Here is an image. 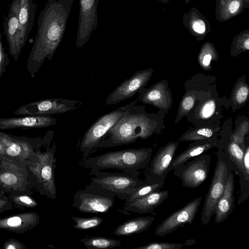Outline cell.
Listing matches in <instances>:
<instances>
[{
    "label": "cell",
    "mask_w": 249,
    "mask_h": 249,
    "mask_svg": "<svg viewBox=\"0 0 249 249\" xmlns=\"http://www.w3.org/2000/svg\"><path fill=\"white\" fill-rule=\"evenodd\" d=\"M74 0H48L37 19V32L27 61L34 78L46 59L51 60L60 45Z\"/></svg>",
    "instance_id": "6da1fadb"
},
{
    "label": "cell",
    "mask_w": 249,
    "mask_h": 249,
    "mask_svg": "<svg viewBox=\"0 0 249 249\" xmlns=\"http://www.w3.org/2000/svg\"><path fill=\"white\" fill-rule=\"evenodd\" d=\"M161 125L158 116L149 114L144 106H133L107 132L97 148H108L145 140L160 132Z\"/></svg>",
    "instance_id": "7a4b0ae2"
},
{
    "label": "cell",
    "mask_w": 249,
    "mask_h": 249,
    "mask_svg": "<svg viewBox=\"0 0 249 249\" xmlns=\"http://www.w3.org/2000/svg\"><path fill=\"white\" fill-rule=\"evenodd\" d=\"M152 154V149L150 148L112 151L85 158L84 165L87 168L100 170L114 169L139 176L141 173L139 171L149 165Z\"/></svg>",
    "instance_id": "3957f363"
},
{
    "label": "cell",
    "mask_w": 249,
    "mask_h": 249,
    "mask_svg": "<svg viewBox=\"0 0 249 249\" xmlns=\"http://www.w3.org/2000/svg\"><path fill=\"white\" fill-rule=\"evenodd\" d=\"M52 130L50 131L48 139ZM53 133L45 144L39 148L33 161L26 166L30 181L40 195L55 199L56 188L54 179L56 167V145L53 141Z\"/></svg>",
    "instance_id": "277c9868"
},
{
    "label": "cell",
    "mask_w": 249,
    "mask_h": 249,
    "mask_svg": "<svg viewBox=\"0 0 249 249\" xmlns=\"http://www.w3.org/2000/svg\"><path fill=\"white\" fill-rule=\"evenodd\" d=\"M138 99L120 107L99 117L85 132L78 143V148L85 158L97 149L99 142L107 132L135 105Z\"/></svg>",
    "instance_id": "5b68a950"
},
{
    "label": "cell",
    "mask_w": 249,
    "mask_h": 249,
    "mask_svg": "<svg viewBox=\"0 0 249 249\" xmlns=\"http://www.w3.org/2000/svg\"><path fill=\"white\" fill-rule=\"evenodd\" d=\"M116 195L91 181L74 194L72 206L84 213H106L113 206Z\"/></svg>",
    "instance_id": "8992f818"
},
{
    "label": "cell",
    "mask_w": 249,
    "mask_h": 249,
    "mask_svg": "<svg viewBox=\"0 0 249 249\" xmlns=\"http://www.w3.org/2000/svg\"><path fill=\"white\" fill-rule=\"evenodd\" d=\"M49 135V131L43 138H29L13 136L0 130V142L8 159L27 166L33 161L36 151L45 144Z\"/></svg>",
    "instance_id": "52a82bcc"
},
{
    "label": "cell",
    "mask_w": 249,
    "mask_h": 249,
    "mask_svg": "<svg viewBox=\"0 0 249 249\" xmlns=\"http://www.w3.org/2000/svg\"><path fill=\"white\" fill-rule=\"evenodd\" d=\"M90 173L93 175L91 181L114 193L122 199H125L137 188L148 183L141 180L137 175L124 172L112 173L91 169Z\"/></svg>",
    "instance_id": "ba28073f"
},
{
    "label": "cell",
    "mask_w": 249,
    "mask_h": 249,
    "mask_svg": "<svg viewBox=\"0 0 249 249\" xmlns=\"http://www.w3.org/2000/svg\"><path fill=\"white\" fill-rule=\"evenodd\" d=\"M217 161L211 183L206 195L201 221L207 224L215 213L217 203L223 193L227 178L232 170L227 164L222 151L218 149Z\"/></svg>",
    "instance_id": "9c48e42d"
},
{
    "label": "cell",
    "mask_w": 249,
    "mask_h": 249,
    "mask_svg": "<svg viewBox=\"0 0 249 249\" xmlns=\"http://www.w3.org/2000/svg\"><path fill=\"white\" fill-rule=\"evenodd\" d=\"M211 156L201 154L175 167L174 175L187 188H195L207 178L210 171Z\"/></svg>",
    "instance_id": "30bf717a"
},
{
    "label": "cell",
    "mask_w": 249,
    "mask_h": 249,
    "mask_svg": "<svg viewBox=\"0 0 249 249\" xmlns=\"http://www.w3.org/2000/svg\"><path fill=\"white\" fill-rule=\"evenodd\" d=\"M80 101L64 98H50L31 102L19 107L14 114L24 116L51 115L71 111L80 107Z\"/></svg>",
    "instance_id": "8fae6325"
},
{
    "label": "cell",
    "mask_w": 249,
    "mask_h": 249,
    "mask_svg": "<svg viewBox=\"0 0 249 249\" xmlns=\"http://www.w3.org/2000/svg\"><path fill=\"white\" fill-rule=\"evenodd\" d=\"M0 180L6 194L30 189L31 184L26 166L6 158L0 160Z\"/></svg>",
    "instance_id": "7c38bea8"
},
{
    "label": "cell",
    "mask_w": 249,
    "mask_h": 249,
    "mask_svg": "<svg viewBox=\"0 0 249 249\" xmlns=\"http://www.w3.org/2000/svg\"><path fill=\"white\" fill-rule=\"evenodd\" d=\"M100 0H80L75 44L81 48L89 39L98 24L97 5Z\"/></svg>",
    "instance_id": "4fadbf2b"
},
{
    "label": "cell",
    "mask_w": 249,
    "mask_h": 249,
    "mask_svg": "<svg viewBox=\"0 0 249 249\" xmlns=\"http://www.w3.org/2000/svg\"><path fill=\"white\" fill-rule=\"evenodd\" d=\"M178 142H170L161 147L152 159L145 175L148 183H163L178 146Z\"/></svg>",
    "instance_id": "5bb4252c"
},
{
    "label": "cell",
    "mask_w": 249,
    "mask_h": 249,
    "mask_svg": "<svg viewBox=\"0 0 249 249\" xmlns=\"http://www.w3.org/2000/svg\"><path fill=\"white\" fill-rule=\"evenodd\" d=\"M153 71L152 68L136 71L108 95L106 99V103L108 105H114L132 98L141 89L146 86Z\"/></svg>",
    "instance_id": "9a60e30c"
},
{
    "label": "cell",
    "mask_w": 249,
    "mask_h": 249,
    "mask_svg": "<svg viewBox=\"0 0 249 249\" xmlns=\"http://www.w3.org/2000/svg\"><path fill=\"white\" fill-rule=\"evenodd\" d=\"M202 197H197L184 207L171 213L160 224L155 231L156 235L164 236L186 224H192L201 203Z\"/></svg>",
    "instance_id": "2e32d148"
},
{
    "label": "cell",
    "mask_w": 249,
    "mask_h": 249,
    "mask_svg": "<svg viewBox=\"0 0 249 249\" xmlns=\"http://www.w3.org/2000/svg\"><path fill=\"white\" fill-rule=\"evenodd\" d=\"M138 93V101L153 105L163 111L167 112L172 106V93L165 79L155 83L149 88L141 89Z\"/></svg>",
    "instance_id": "e0dca14e"
},
{
    "label": "cell",
    "mask_w": 249,
    "mask_h": 249,
    "mask_svg": "<svg viewBox=\"0 0 249 249\" xmlns=\"http://www.w3.org/2000/svg\"><path fill=\"white\" fill-rule=\"evenodd\" d=\"M3 26L8 44L9 53L15 61H17L26 41L22 35L17 15L11 8L8 15L4 17Z\"/></svg>",
    "instance_id": "ac0fdd59"
},
{
    "label": "cell",
    "mask_w": 249,
    "mask_h": 249,
    "mask_svg": "<svg viewBox=\"0 0 249 249\" xmlns=\"http://www.w3.org/2000/svg\"><path fill=\"white\" fill-rule=\"evenodd\" d=\"M57 119L50 115L25 116L21 117L0 118V130L14 129H30L54 125Z\"/></svg>",
    "instance_id": "d6986e66"
},
{
    "label": "cell",
    "mask_w": 249,
    "mask_h": 249,
    "mask_svg": "<svg viewBox=\"0 0 249 249\" xmlns=\"http://www.w3.org/2000/svg\"><path fill=\"white\" fill-rule=\"evenodd\" d=\"M40 222L35 212H25L0 218V229L23 233L36 227Z\"/></svg>",
    "instance_id": "ffe728a7"
},
{
    "label": "cell",
    "mask_w": 249,
    "mask_h": 249,
    "mask_svg": "<svg viewBox=\"0 0 249 249\" xmlns=\"http://www.w3.org/2000/svg\"><path fill=\"white\" fill-rule=\"evenodd\" d=\"M36 4L34 0H13L10 6L16 14L26 41L34 25Z\"/></svg>",
    "instance_id": "44dd1931"
},
{
    "label": "cell",
    "mask_w": 249,
    "mask_h": 249,
    "mask_svg": "<svg viewBox=\"0 0 249 249\" xmlns=\"http://www.w3.org/2000/svg\"><path fill=\"white\" fill-rule=\"evenodd\" d=\"M167 190H156L124 205V211L141 214L153 212L169 196Z\"/></svg>",
    "instance_id": "7402d4cb"
},
{
    "label": "cell",
    "mask_w": 249,
    "mask_h": 249,
    "mask_svg": "<svg viewBox=\"0 0 249 249\" xmlns=\"http://www.w3.org/2000/svg\"><path fill=\"white\" fill-rule=\"evenodd\" d=\"M234 177L231 171L227 178L223 193L216 206L214 219L216 223L223 222L232 213L234 206Z\"/></svg>",
    "instance_id": "603a6c76"
},
{
    "label": "cell",
    "mask_w": 249,
    "mask_h": 249,
    "mask_svg": "<svg viewBox=\"0 0 249 249\" xmlns=\"http://www.w3.org/2000/svg\"><path fill=\"white\" fill-rule=\"evenodd\" d=\"M217 139H205L194 141L188 147L173 159L169 167V172L191 159L202 154L206 151L217 146Z\"/></svg>",
    "instance_id": "cb8c5ba5"
},
{
    "label": "cell",
    "mask_w": 249,
    "mask_h": 249,
    "mask_svg": "<svg viewBox=\"0 0 249 249\" xmlns=\"http://www.w3.org/2000/svg\"><path fill=\"white\" fill-rule=\"evenodd\" d=\"M154 220L155 217L150 216L129 219L119 225L112 234L117 236L138 234L148 230Z\"/></svg>",
    "instance_id": "d4e9b609"
},
{
    "label": "cell",
    "mask_w": 249,
    "mask_h": 249,
    "mask_svg": "<svg viewBox=\"0 0 249 249\" xmlns=\"http://www.w3.org/2000/svg\"><path fill=\"white\" fill-rule=\"evenodd\" d=\"M30 189L23 191H12L7 193V196L15 208L24 210L36 207L37 202L33 197Z\"/></svg>",
    "instance_id": "484cf974"
},
{
    "label": "cell",
    "mask_w": 249,
    "mask_h": 249,
    "mask_svg": "<svg viewBox=\"0 0 249 249\" xmlns=\"http://www.w3.org/2000/svg\"><path fill=\"white\" fill-rule=\"evenodd\" d=\"M80 242L89 249H109L122 244L119 240L101 236L84 237Z\"/></svg>",
    "instance_id": "4316f807"
},
{
    "label": "cell",
    "mask_w": 249,
    "mask_h": 249,
    "mask_svg": "<svg viewBox=\"0 0 249 249\" xmlns=\"http://www.w3.org/2000/svg\"><path fill=\"white\" fill-rule=\"evenodd\" d=\"M205 139H217L215 131L211 128L203 127L188 130L179 138L181 141H194Z\"/></svg>",
    "instance_id": "83f0119b"
},
{
    "label": "cell",
    "mask_w": 249,
    "mask_h": 249,
    "mask_svg": "<svg viewBox=\"0 0 249 249\" xmlns=\"http://www.w3.org/2000/svg\"><path fill=\"white\" fill-rule=\"evenodd\" d=\"M249 96V88L246 82L239 80L234 87L231 100L234 105L240 107L247 102Z\"/></svg>",
    "instance_id": "f1b7e54d"
},
{
    "label": "cell",
    "mask_w": 249,
    "mask_h": 249,
    "mask_svg": "<svg viewBox=\"0 0 249 249\" xmlns=\"http://www.w3.org/2000/svg\"><path fill=\"white\" fill-rule=\"evenodd\" d=\"M71 219L75 223L72 227L78 230H87L98 227L104 221L102 218L96 216L88 218L72 216Z\"/></svg>",
    "instance_id": "f546056e"
},
{
    "label": "cell",
    "mask_w": 249,
    "mask_h": 249,
    "mask_svg": "<svg viewBox=\"0 0 249 249\" xmlns=\"http://www.w3.org/2000/svg\"><path fill=\"white\" fill-rule=\"evenodd\" d=\"M163 183H148L137 188L134 192L125 198L124 205L132 201L143 197L156 190H160L164 185Z\"/></svg>",
    "instance_id": "4dcf8cb0"
},
{
    "label": "cell",
    "mask_w": 249,
    "mask_h": 249,
    "mask_svg": "<svg viewBox=\"0 0 249 249\" xmlns=\"http://www.w3.org/2000/svg\"><path fill=\"white\" fill-rule=\"evenodd\" d=\"M195 102V97L187 94L183 96L179 105L176 124L182 117L186 115L193 107Z\"/></svg>",
    "instance_id": "1f68e13d"
},
{
    "label": "cell",
    "mask_w": 249,
    "mask_h": 249,
    "mask_svg": "<svg viewBox=\"0 0 249 249\" xmlns=\"http://www.w3.org/2000/svg\"><path fill=\"white\" fill-rule=\"evenodd\" d=\"M249 130V123L248 121L242 122L237 130L231 135L230 139L237 143L244 150L246 149V146L245 143V136Z\"/></svg>",
    "instance_id": "d6a6232c"
},
{
    "label": "cell",
    "mask_w": 249,
    "mask_h": 249,
    "mask_svg": "<svg viewBox=\"0 0 249 249\" xmlns=\"http://www.w3.org/2000/svg\"><path fill=\"white\" fill-rule=\"evenodd\" d=\"M217 58L213 50L205 49L199 55L198 63L202 69L205 71H210L212 69V61H217Z\"/></svg>",
    "instance_id": "836d02e7"
},
{
    "label": "cell",
    "mask_w": 249,
    "mask_h": 249,
    "mask_svg": "<svg viewBox=\"0 0 249 249\" xmlns=\"http://www.w3.org/2000/svg\"><path fill=\"white\" fill-rule=\"evenodd\" d=\"M183 245L164 242H152L147 245L135 248V249H182Z\"/></svg>",
    "instance_id": "e575fe53"
},
{
    "label": "cell",
    "mask_w": 249,
    "mask_h": 249,
    "mask_svg": "<svg viewBox=\"0 0 249 249\" xmlns=\"http://www.w3.org/2000/svg\"><path fill=\"white\" fill-rule=\"evenodd\" d=\"M216 103L213 99H208L205 101L199 107L198 116L201 119H208L214 113Z\"/></svg>",
    "instance_id": "d590c367"
},
{
    "label": "cell",
    "mask_w": 249,
    "mask_h": 249,
    "mask_svg": "<svg viewBox=\"0 0 249 249\" xmlns=\"http://www.w3.org/2000/svg\"><path fill=\"white\" fill-rule=\"evenodd\" d=\"M6 194L5 190L1 186L0 187V213L14 209L12 203Z\"/></svg>",
    "instance_id": "8d00e7d4"
},
{
    "label": "cell",
    "mask_w": 249,
    "mask_h": 249,
    "mask_svg": "<svg viewBox=\"0 0 249 249\" xmlns=\"http://www.w3.org/2000/svg\"><path fill=\"white\" fill-rule=\"evenodd\" d=\"M9 63L7 54L4 52L2 43V35L0 33V77L5 72L6 67Z\"/></svg>",
    "instance_id": "74e56055"
},
{
    "label": "cell",
    "mask_w": 249,
    "mask_h": 249,
    "mask_svg": "<svg viewBox=\"0 0 249 249\" xmlns=\"http://www.w3.org/2000/svg\"><path fill=\"white\" fill-rule=\"evenodd\" d=\"M4 249H26V247L20 241L14 239H10L6 241L3 245Z\"/></svg>",
    "instance_id": "f35d334b"
},
{
    "label": "cell",
    "mask_w": 249,
    "mask_h": 249,
    "mask_svg": "<svg viewBox=\"0 0 249 249\" xmlns=\"http://www.w3.org/2000/svg\"><path fill=\"white\" fill-rule=\"evenodd\" d=\"M193 29L199 34L203 33L205 30V26L203 21L201 20H198L193 25Z\"/></svg>",
    "instance_id": "ab89813d"
},
{
    "label": "cell",
    "mask_w": 249,
    "mask_h": 249,
    "mask_svg": "<svg viewBox=\"0 0 249 249\" xmlns=\"http://www.w3.org/2000/svg\"><path fill=\"white\" fill-rule=\"evenodd\" d=\"M240 6V3L237 0H234L231 2L229 5V10L231 13H234L238 9Z\"/></svg>",
    "instance_id": "60d3db41"
},
{
    "label": "cell",
    "mask_w": 249,
    "mask_h": 249,
    "mask_svg": "<svg viewBox=\"0 0 249 249\" xmlns=\"http://www.w3.org/2000/svg\"><path fill=\"white\" fill-rule=\"evenodd\" d=\"M8 159V157L6 154L4 147L3 145V144L1 143V142H0V160L2 159Z\"/></svg>",
    "instance_id": "b9f144b4"
},
{
    "label": "cell",
    "mask_w": 249,
    "mask_h": 249,
    "mask_svg": "<svg viewBox=\"0 0 249 249\" xmlns=\"http://www.w3.org/2000/svg\"><path fill=\"white\" fill-rule=\"evenodd\" d=\"M244 47L246 50L249 49V39L247 38L244 42Z\"/></svg>",
    "instance_id": "7bdbcfd3"
},
{
    "label": "cell",
    "mask_w": 249,
    "mask_h": 249,
    "mask_svg": "<svg viewBox=\"0 0 249 249\" xmlns=\"http://www.w3.org/2000/svg\"><path fill=\"white\" fill-rule=\"evenodd\" d=\"M1 186V181H0V187Z\"/></svg>",
    "instance_id": "ee69618b"
}]
</instances>
